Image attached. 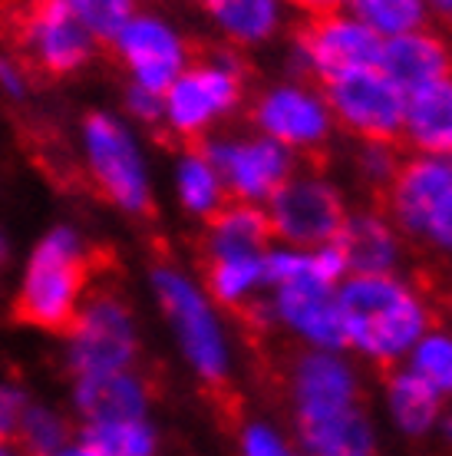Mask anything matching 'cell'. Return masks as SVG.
I'll use <instances>...</instances> for the list:
<instances>
[{"label":"cell","instance_id":"1","mask_svg":"<svg viewBox=\"0 0 452 456\" xmlns=\"http://www.w3.org/2000/svg\"><path fill=\"white\" fill-rule=\"evenodd\" d=\"M102 251H86L69 228H53L27 265L13 314L44 331L69 334L86 295L102 281Z\"/></svg>","mask_w":452,"mask_h":456},{"label":"cell","instance_id":"2","mask_svg":"<svg viewBox=\"0 0 452 456\" xmlns=\"http://www.w3.org/2000/svg\"><path fill=\"white\" fill-rule=\"evenodd\" d=\"M343 338L376 361L407 354L426 331V308L390 274H353L337 295Z\"/></svg>","mask_w":452,"mask_h":456},{"label":"cell","instance_id":"3","mask_svg":"<svg viewBox=\"0 0 452 456\" xmlns=\"http://www.w3.org/2000/svg\"><path fill=\"white\" fill-rule=\"evenodd\" d=\"M13 37L23 50L27 73L67 77L93 57L90 30L77 20L67 0H34L13 13Z\"/></svg>","mask_w":452,"mask_h":456},{"label":"cell","instance_id":"4","mask_svg":"<svg viewBox=\"0 0 452 456\" xmlns=\"http://www.w3.org/2000/svg\"><path fill=\"white\" fill-rule=\"evenodd\" d=\"M69 364L79 377L129 370L136 361V324L123 301L106 291V285H93L77 324L69 328Z\"/></svg>","mask_w":452,"mask_h":456},{"label":"cell","instance_id":"5","mask_svg":"<svg viewBox=\"0 0 452 456\" xmlns=\"http://www.w3.org/2000/svg\"><path fill=\"white\" fill-rule=\"evenodd\" d=\"M152 285H156V295L169 314L172 328L179 334L185 357L192 361L208 387H222L228 377V351L222 341V328L212 308L205 305V297L198 295V288L172 268H156Z\"/></svg>","mask_w":452,"mask_h":456},{"label":"cell","instance_id":"6","mask_svg":"<svg viewBox=\"0 0 452 456\" xmlns=\"http://www.w3.org/2000/svg\"><path fill=\"white\" fill-rule=\"evenodd\" d=\"M324 103L340 126H347L367 142H396L403 136L407 96L390 77L380 73V67L324 83Z\"/></svg>","mask_w":452,"mask_h":456},{"label":"cell","instance_id":"7","mask_svg":"<svg viewBox=\"0 0 452 456\" xmlns=\"http://www.w3.org/2000/svg\"><path fill=\"white\" fill-rule=\"evenodd\" d=\"M297 50L304 53L307 67L324 83H330L360 69L380 67L383 37L353 17H340L337 11L311 13L297 30Z\"/></svg>","mask_w":452,"mask_h":456},{"label":"cell","instance_id":"8","mask_svg":"<svg viewBox=\"0 0 452 456\" xmlns=\"http://www.w3.org/2000/svg\"><path fill=\"white\" fill-rule=\"evenodd\" d=\"M83 142H86V162L96 185L106 199L125 212H146L149 208V183L146 166L139 159L133 136L113 116L93 113L83 123Z\"/></svg>","mask_w":452,"mask_h":456},{"label":"cell","instance_id":"9","mask_svg":"<svg viewBox=\"0 0 452 456\" xmlns=\"http://www.w3.org/2000/svg\"><path fill=\"white\" fill-rule=\"evenodd\" d=\"M268 222L271 232L301 248H320L340 235L347 222L343 202L334 185L324 179H287L268 199Z\"/></svg>","mask_w":452,"mask_h":456},{"label":"cell","instance_id":"10","mask_svg":"<svg viewBox=\"0 0 452 456\" xmlns=\"http://www.w3.org/2000/svg\"><path fill=\"white\" fill-rule=\"evenodd\" d=\"M241 100V77L231 60H202L182 69L179 80L165 90L162 113L179 136H198L215 116L228 113Z\"/></svg>","mask_w":452,"mask_h":456},{"label":"cell","instance_id":"11","mask_svg":"<svg viewBox=\"0 0 452 456\" xmlns=\"http://www.w3.org/2000/svg\"><path fill=\"white\" fill-rule=\"evenodd\" d=\"M215 166L222 185L241 202L271 199L291 179V152L274 139H245V142H212L202 149Z\"/></svg>","mask_w":452,"mask_h":456},{"label":"cell","instance_id":"12","mask_svg":"<svg viewBox=\"0 0 452 456\" xmlns=\"http://www.w3.org/2000/svg\"><path fill=\"white\" fill-rule=\"evenodd\" d=\"M116 50L133 77L136 86L152 93L169 90L185 69V44L179 34L156 17H129L125 27L116 34Z\"/></svg>","mask_w":452,"mask_h":456},{"label":"cell","instance_id":"13","mask_svg":"<svg viewBox=\"0 0 452 456\" xmlns=\"http://www.w3.org/2000/svg\"><path fill=\"white\" fill-rule=\"evenodd\" d=\"M254 123L278 146L311 149L327 139L330 110L314 93L297 90V86H278V90L261 96L258 110H254Z\"/></svg>","mask_w":452,"mask_h":456},{"label":"cell","instance_id":"14","mask_svg":"<svg viewBox=\"0 0 452 456\" xmlns=\"http://www.w3.org/2000/svg\"><path fill=\"white\" fill-rule=\"evenodd\" d=\"M291 387H295L297 420L357 407L353 370L330 351H311L304 357H297Z\"/></svg>","mask_w":452,"mask_h":456},{"label":"cell","instance_id":"15","mask_svg":"<svg viewBox=\"0 0 452 456\" xmlns=\"http://www.w3.org/2000/svg\"><path fill=\"white\" fill-rule=\"evenodd\" d=\"M274 311L278 318L295 328L301 338L317 344L320 351H334L343 347V324H340V308L334 288L324 281H295V285H281L274 297Z\"/></svg>","mask_w":452,"mask_h":456},{"label":"cell","instance_id":"16","mask_svg":"<svg viewBox=\"0 0 452 456\" xmlns=\"http://www.w3.org/2000/svg\"><path fill=\"white\" fill-rule=\"evenodd\" d=\"M386 189L400 225L409 232H423L432 208L452 192V156H423L403 162Z\"/></svg>","mask_w":452,"mask_h":456},{"label":"cell","instance_id":"17","mask_svg":"<svg viewBox=\"0 0 452 456\" xmlns=\"http://www.w3.org/2000/svg\"><path fill=\"white\" fill-rule=\"evenodd\" d=\"M380 73L390 77L403 90V96H409L419 86H430V83L449 77L452 57L442 40L419 34V30H409V34L386 37L383 40Z\"/></svg>","mask_w":452,"mask_h":456},{"label":"cell","instance_id":"18","mask_svg":"<svg viewBox=\"0 0 452 456\" xmlns=\"http://www.w3.org/2000/svg\"><path fill=\"white\" fill-rule=\"evenodd\" d=\"M77 411L86 423L146 420L149 387L129 370L86 374L77 380Z\"/></svg>","mask_w":452,"mask_h":456},{"label":"cell","instance_id":"19","mask_svg":"<svg viewBox=\"0 0 452 456\" xmlns=\"http://www.w3.org/2000/svg\"><path fill=\"white\" fill-rule=\"evenodd\" d=\"M304 456H374L376 436L367 413L357 407L297 420Z\"/></svg>","mask_w":452,"mask_h":456},{"label":"cell","instance_id":"20","mask_svg":"<svg viewBox=\"0 0 452 456\" xmlns=\"http://www.w3.org/2000/svg\"><path fill=\"white\" fill-rule=\"evenodd\" d=\"M403 136L426 156H452V73L409 93Z\"/></svg>","mask_w":452,"mask_h":456},{"label":"cell","instance_id":"21","mask_svg":"<svg viewBox=\"0 0 452 456\" xmlns=\"http://www.w3.org/2000/svg\"><path fill=\"white\" fill-rule=\"evenodd\" d=\"M334 245H337L347 272L353 274H386L396 262L393 232L376 216L347 218Z\"/></svg>","mask_w":452,"mask_h":456},{"label":"cell","instance_id":"22","mask_svg":"<svg viewBox=\"0 0 452 456\" xmlns=\"http://www.w3.org/2000/svg\"><path fill=\"white\" fill-rule=\"evenodd\" d=\"M268 212L254 208L251 202H235L208 216V248L212 258L228 255H261V248L271 239Z\"/></svg>","mask_w":452,"mask_h":456},{"label":"cell","instance_id":"23","mask_svg":"<svg viewBox=\"0 0 452 456\" xmlns=\"http://www.w3.org/2000/svg\"><path fill=\"white\" fill-rule=\"evenodd\" d=\"M386 400H390V413H393L396 427L409 436L430 434L442 417V394L423 380L413 370H396L386 384Z\"/></svg>","mask_w":452,"mask_h":456},{"label":"cell","instance_id":"24","mask_svg":"<svg viewBox=\"0 0 452 456\" xmlns=\"http://www.w3.org/2000/svg\"><path fill=\"white\" fill-rule=\"evenodd\" d=\"M208 17L241 44L268 40L278 27V0H202Z\"/></svg>","mask_w":452,"mask_h":456},{"label":"cell","instance_id":"25","mask_svg":"<svg viewBox=\"0 0 452 456\" xmlns=\"http://www.w3.org/2000/svg\"><path fill=\"white\" fill-rule=\"evenodd\" d=\"M83 444H90L102 456H156V430L146 420L86 423Z\"/></svg>","mask_w":452,"mask_h":456},{"label":"cell","instance_id":"26","mask_svg":"<svg viewBox=\"0 0 452 456\" xmlns=\"http://www.w3.org/2000/svg\"><path fill=\"white\" fill-rule=\"evenodd\" d=\"M208 288L212 295L235 308L251 288L264 281V255H228V258H212L208 265Z\"/></svg>","mask_w":452,"mask_h":456},{"label":"cell","instance_id":"27","mask_svg":"<svg viewBox=\"0 0 452 456\" xmlns=\"http://www.w3.org/2000/svg\"><path fill=\"white\" fill-rule=\"evenodd\" d=\"M179 195L185 208L195 216H212L218 212L222 202V179H218L215 166L208 162L202 149L185 152V159L179 166Z\"/></svg>","mask_w":452,"mask_h":456},{"label":"cell","instance_id":"28","mask_svg":"<svg viewBox=\"0 0 452 456\" xmlns=\"http://www.w3.org/2000/svg\"><path fill=\"white\" fill-rule=\"evenodd\" d=\"M13 444L23 456H57L69 444V423L46 407H23Z\"/></svg>","mask_w":452,"mask_h":456},{"label":"cell","instance_id":"29","mask_svg":"<svg viewBox=\"0 0 452 456\" xmlns=\"http://www.w3.org/2000/svg\"><path fill=\"white\" fill-rule=\"evenodd\" d=\"M357 13V20L367 23L374 34L400 37L416 30L423 23V0H347Z\"/></svg>","mask_w":452,"mask_h":456},{"label":"cell","instance_id":"30","mask_svg":"<svg viewBox=\"0 0 452 456\" xmlns=\"http://www.w3.org/2000/svg\"><path fill=\"white\" fill-rule=\"evenodd\" d=\"M409 370L419 374L436 394H452V338L446 334H430L413 344Z\"/></svg>","mask_w":452,"mask_h":456},{"label":"cell","instance_id":"31","mask_svg":"<svg viewBox=\"0 0 452 456\" xmlns=\"http://www.w3.org/2000/svg\"><path fill=\"white\" fill-rule=\"evenodd\" d=\"M67 7L90 30L93 40H116L133 17V0H67Z\"/></svg>","mask_w":452,"mask_h":456},{"label":"cell","instance_id":"32","mask_svg":"<svg viewBox=\"0 0 452 456\" xmlns=\"http://www.w3.org/2000/svg\"><path fill=\"white\" fill-rule=\"evenodd\" d=\"M241 456H304L268 423H248L241 430Z\"/></svg>","mask_w":452,"mask_h":456},{"label":"cell","instance_id":"33","mask_svg":"<svg viewBox=\"0 0 452 456\" xmlns=\"http://www.w3.org/2000/svg\"><path fill=\"white\" fill-rule=\"evenodd\" d=\"M23 407H27V400H23L20 390L0 384V440H13Z\"/></svg>","mask_w":452,"mask_h":456},{"label":"cell","instance_id":"34","mask_svg":"<svg viewBox=\"0 0 452 456\" xmlns=\"http://www.w3.org/2000/svg\"><path fill=\"white\" fill-rule=\"evenodd\" d=\"M423 235H430L442 248H452V192L432 208V216L426 218V225H423Z\"/></svg>","mask_w":452,"mask_h":456},{"label":"cell","instance_id":"35","mask_svg":"<svg viewBox=\"0 0 452 456\" xmlns=\"http://www.w3.org/2000/svg\"><path fill=\"white\" fill-rule=\"evenodd\" d=\"M129 110L139 116V119H146V123H158L162 119V96L152 90H142V86H133L129 90Z\"/></svg>","mask_w":452,"mask_h":456},{"label":"cell","instance_id":"36","mask_svg":"<svg viewBox=\"0 0 452 456\" xmlns=\"http://www.w3.org/2000/svg\"><path fill=\"white\" fill-rule=\"evenodd\" d=\"M297 7H304L307 13H334L340 0H291Z\"/></svg>","mask_w":452,"mask_h":456},{"label":"cell","instance_id":"37","mask_svg":"<svg viewBox=\"0 0 452 456\" xmlns=\"http://www.w3.org/2000/svg\"><path fill=\"white\" fill-rule=\"evenodd\" d=\"M57 456H102V453H96L90 444H83V440H79V444H67Z\"/></svg>","mask_w":452,"mask_h":456},{"label":"cell","instance_id":"38","mask_svg":"<svg viewBox=\"0 0 452 456\" xmlns=\"http://www.w3.org/2000/svg\"><path fill=\"white\" fill-rule=\"evenodd\" d=\"M13 0H0V23H7V27H11L13 23Z\"/></svg>","mask_w":452,"mask_h":456},{"label":"cell","instance_id":"39","mask_svg":"<svg viewBox=\"0 0 452 456\" xmlns=\"http://www.w3.org/2000/svg\"><path fill=\"white\" fill-rule=\"evenodd\" d=\"M0 456H23L20 446L13 444V440H0Z\"/></svg>","mask_w":452,"mask_h":456},{"label":"cell","instance_id":"40","mask_svg":"<svg viewBox=\"0 0 452 456\" xmlns=\"http://www.w3.org/2000/svg\"><path fill=\"white\" fill-rule=\"evenodd\" d=\"M442 430H446V436L452 440V413H446V417H442Z\"/></svg>","mask_w":452,"mask_h":456},{"label":"cell","instance_id":"41","mask_svg":"<svg viewBox=\"0 0 452 456\" xmlns=\"http://www.w3.org/2000/svg\"><path fill=\"white\" fill-rule=\"evenodd\" d=\"M0 262H4V245H0Z\"/></svg>","mask_w":452,"mask_h":456}]
</instances>
